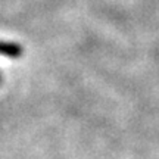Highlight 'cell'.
<instances>
[{"mask_svg":"<svg viewBox=\"0 0 159 159\" xmlns=\"http://www.w3.org/2000/svg\"><path fill=\"white\" fill-rule=\"evenodd\" d=\"M0 55L6 57H16L22 56V46L18 43H12V41H0Z\"/></svg>","mask_w":159,"mask_h":159,"instance_id":"cell-1","label":"cell"},{"mask_svg":"<svg viewBox=\"0 0 159 159\" xmlns=\"http://www.w3.org/2000/svg\"><path fill=\"white\" fill-rule=\"evenodd\" d=\"M0 80H2V77H0Z\"/></svg>","mask_w":159,"mask_h":159,"instance_id":"cell-2","label":"cell"}]
</instances>
